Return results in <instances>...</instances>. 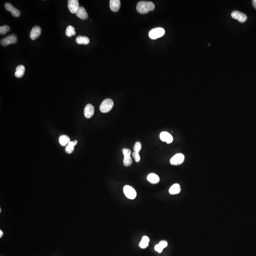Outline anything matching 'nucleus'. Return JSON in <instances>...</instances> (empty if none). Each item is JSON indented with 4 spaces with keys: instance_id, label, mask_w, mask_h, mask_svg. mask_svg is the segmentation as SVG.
I'll use <instances>...</instances> for the list:
<instances>
[{
    "instance_id": "4",
    "label": "nucleus",
    "mask_w": 256,
    "mask_h": 256,
    "mask_svg": "<svg viewBox=\"0 0 256 256\" xmlns=\"http://www.w3.org/2000/svg\"><path fill=\"white\" fill-rule=\"evenodd\" d=\"M124 192L128 198L134 199L137 196V193L135 190L130 186L126 185L124 188Z\"/></svg>"
},
{
    "instance_id": "12",
    "label": "nucleus",
    "mask_w": 256,
    "mask_h": 256,
    "mask_svg": "<svg viewBox=\"0 0 256 256\" xmlns=\"http://www.w3.org/2000/svg\"><path fill=\"white\" fill-rule=\"evenodd\" d=\"M41 29L40 27L38 26H35L32 28L30 33V38L32 40H35L37 39L41 34Z\"/></svg>"
},
{
    "instance_id": "1",
    "label": "nucleus",
    "mask_w": 256,
    "mask_h": 256,
    "mask_svg": "<svg viewBox=\"0 0 256 256\" xmlns=\"http://www.w3.org/2000/svg\"><path fill=\"white\" fill-rule=\"evenodd\" d=\"M155 8L154 3L151 1H141L137 4V10L141 14L147 13L150 11L154 10Z\"/></svg>"
},
{
    "instance_id": "3",
    "label": "nucleus",
    "mask_w": 256,
    "mask_h": 256,
    "mask_svg": "<svg viewBox=\"0 0 256 256\" xmlns=\"http://www.w3.org/2000/svg\"><path fill=\"white\" fill-rule=\"evenodd\" d=\"M165 31L163 28H156L152 29L150 31L149 34V37L152 40L156 39L162 37L164 35Z\"/></svg>"
},
{
    "instance_id": "11",
    "label": "nucleus",
    "mask_w": 256,
    "mask_h": 256,
    "mask_svg": "<svg viewBox=\"0 0 256 256\" xmlns=\"http://www.w3.org/2000/svg\"><path fill=\"white\" fill-rule=\"evenodd\" d=\"M94 107L92 104H88L87 105H86L84 110V115L86 118H91L94 114Z\"/></svg>"
},
{
    "instance_id": "16",
    "label": "nucleus",
    "mask_w": 256,
    "mask_h": 256,
    "mask_svg": "<svg viewBox=\"0 0 256 256\" xmlns=\"http://www.w3.org/2000/svg\"><path fill=\"white\" fill-rule=\"evenodd\" d=\"M25 72V66L23 65L19 66L16 68L15 76L17 78H21L24 75Z\"/></svg>"
},
{
    "instance_id": "17",
    "label": "nucleus",
    "mask_w": 256,
    "mask_h": 256,
    "mask_svg": "<svg viewBox=\"0 0 256 256\" xmlns=\"http://www.w3.org/2000/svg\"><path fill=\"white\" fill-rule=\"evenodd\" d=\"M181 190V189L180 185L178 184H175L171 186V187L169 189V193L171 195H174L179 194Z\"/></svg>"
},
{
    "instance_id": "22",
    "label": "nucleus",
    "mask_w": 256,
    "mask_h": 256,
    "mask_svg": "<svg viewBox=\"0 0 256 256\" xmlns=\"http://www.w3.org/2000/svg\"><path fill=\"white\" fill-rule=\"evenodd\" d=\"M132 163V160L130 156L124 157V164L125 167H129Z\"/></svg>"
},
{
    "instance_id": "19",
    "label": "nucleus",
    "mask_w": 256,
    "mask_h": 256,
    "mask_svg": "<svg viewBox=\"0 0 256 256\" xmlns=\"http://www.w3.org/2000/svg\"><path fill=\"white\" fill-rule=\"evenodd\" d=\"M149 242H150L149 238L147 236H144L142 237V240H141V242L139 243V247L142 248H147L149 246Z\"/></svg>"
},
{
    "instance_id": "5",
    "label": "nucleus",
    "mask_w": 256,
    "mask_h": 256,
    "mask_svg": "<svg viewBox=\"0 0 256 256\" xmlns=\"http://www.w3.org/2000/svg\"><path fill=\"white\" fill-rule=\"evenodd\" d=\"M184 160V156L182 153H177L170 159V164L174 166L182 164Z\"/></svg>"
},
{
    "instance_id": "9",
    "label": "nucleus",
    "mask_w": 256,
    "mask_h": 256,
    "mask_svg": "<svg viewBox=\"0 0 256 256\" xmlns=\"http://www.w3.org/2000/svg\"><path fill=\"white\" fill-rule=\"evenodd\" d=\"M5 8L7 11L11 12L13 16L15 17H19L20 15V12L19 10L16 9L10 3H6L5 4Z\"/></svg>"
},
{
    "instance_id": "26",
    "label": "nucleus",
    "mask_w": 256,
    "mask_h": 256,
    "mask_svg": "<svg viewBox=\"0 0 256 256\" xmlns=\"http://www.w3.org/2000/svg\"><path fill=\"white\" fill-rule=\"evenodd\" d=\"M132 156L133 158H134V159H135L136 162H139L140 160H141V157H140L139 153L135 152H133L132 153Z\"/></svg>"
},
{
    "instance_id": "14",
    "label": "nucleus",
    "mask_w": 256,
    "mask_h": 256,
    "mask_svg": "<svg viewBox=\"0 0 256 256\" xmlns=\"http://www.w3.org/2000/svg\"><path fill=\"white\" fill-rule=\"evenodd\" d=\"M121 7V1L119 0H111L110 1V7L111 10L114 12L119 11Z\"/></svg>"
},
{
    "instance_id": "23",
    "label": "nucleus",
    "mask_w": 256,
    "mask_h": 256,
    "mask_svg": "<svg viewBox=\"0 0 256 256\" xmlns=\"http://www.w3.org/2000/svg\"><path fill=\"white\" fill-rule=\"evenodd\" d=\"M10 31V28L8 25H4L0 27V34L1 35L5 34L7 32Z\"/></svg>"
},
{
    "instance_id": "18",
    "label": "nucleus",
    "mask_w": 256,
    "mask_h": 256,
    "mask_svg": "<svg viewBox=\"0 0 256 256\" xmlns=\"http://www.w3.org/2000/svg\"><path fill=\"white\" fill-rule=\"evenodd\" d=\"M76 41L77 44L80 45H87L90 43L89 38L86 36H78L76 39Z\"/></svg>"
},
{
    "instance_id": "31",
    "label": "nucleus",
    "mask_w": 256,
    "mask_h": 256,
    "mask_svg": "<svg viewBox=\"0 0 256 256\" xmlns=\"http://www.w3.org/2000/svg\"><path fill=\"white\" fill-rule=\"evenodd\" d=\"M3 231H1V230H0V238H1V237L3 236Z\"/></svg>"
},
{
    "instance_id": "24",
    "label": "nucleus",
    "mask_w": 256,
    "mask_h": 256,
    "mask_svg": "<svg viewBox=\"0 0 256 256\" xmlns=\"http://www.w3.org/2000/svg\"><path fill=\"white\" fill-rule=\"evenodd\" d=\"M141 149V142H136L135 144L134 145V147H133L134 152L139 153Z\"/></svg>"
},
{
    "instance_id": "21",
    "label": "nucleus",
    "mask_w": 256,
    "mask_h": 256,
    "mask_svg": "<svg viewBox=\"0 0 256 256\" xmlns=\"http://www.w3.org/2000/svg\"><path fill=\"white\" fill-rule=\"evenodd\" d=\"M66 36H68V37H71L72 36L75 35L76 34V32L74 27L72 26H68L66 28Z\"/></svg>"
},
{
    "instance_id": "13",
    "label": "nucleus",
    "mask_w": 256,
    "mask_h": 256,
    "mask_svg": "<svg viewBox=\"0 0 256 256\" xmlns=\"http://www.w3.org/2000/svg\"><path fill=\"white\" fill-rule=\"evenodd\" d=\"M76 14L80 19L82 20H86L88 17L87 13L86 12V10L84 7L80 6L79 9L76 13Z\"/></svg>"
},
{
    "instance_id": "30",
    "label": "nucleus",
    "mask_w": 256,
    "mask_h": 256,
    "mask_svg": "<svg viewBox=\"0 0 256 256\" xmlns=\"http://www.w3.org/2000/svg\"><path fill=\"white\" fill-rule=\"evenodd\" d=\"M252 4L253 5L254 7L256 9V0H253L252 1Z\"/></svg>"
},
{
    "instance_id": "15",
    "label": "nucleus",
    "mask_w": 256,
    "mask_h": 256,
    "mask_svg": "<svg viewBox=\"0 0 256 256\" xmlns=\"http://www.w3.org/2000/svg\"><path fill=\"white\" fill-rule=\"evenodd\" d=\"M147 180L149 182H150V183L156 184L159 183L160 178L156 174L151 173L147 175Z\"/></svg>"
},
{
    "instance_id": "6",
    "label": "nucleus",
    "mask_w": 256,
    "mask_h": 256,
    "mask_svg": "<svg viewBox=\"0 0 256 256\" xmlns=\"http://www.w3.org/2000/svg\"><path fill=\"white\" fill-rule=\"evenodd\" d=\"M17 41V38L15 34H12L8 37L2 39L1 40V45L8 46L12 44H14Z\"/></svg>"
},
{
    "instance_id": "8",
    "label": "nucleus",
    "mask_w": 256,
    "mask_h": 256,
    "mask_svg": "<svg viewBox=\"0 0 256 256\" xmlns=\"http://www.w3.org/2000/svg\"><path fill=\"white\" fill-rule=\"evenodd\" d=\"M79 1L77 0H68V8L71 13H76L79 8Z\"/></svg>"
},
{
    "instance_id": "32",
    "label": "nucleus",
    "mask_w": 256,
    "mask_h": 256,
    "mask_svg": "<svg viewBox=\"0 0 256 256\" xmlns=\"http://www.w3.org/2000/svg\"><path fill=\"white\" fill-rule=\"evenodd\" d=\"M74 144H75V145H76L77 144V143H78V142H77V141H76H76H74Z\"/></svg>"
},
{
    "instance_id": "27",
    "label": "nucleus",
    "mask_w": 256,
    "mask_h": 256,
    "mask_svg": "<svg viewBox=\"0 0 256 256\" xmlns=\"http://www.w3.org/2000/svg\"><path fill=\"white\" fill-rule=\"evenodd\" d=\"M122 153L124 154V157L130 156L131 154V150L129 149H124L122 150Z\"/></svg>"
},
{
    "instance_id": "2",
    "label": "nucleus",
    "mask_w": 256,
    "mask_h": 256,
    "mask_svg": "<svg viewBox=\"0 0 256 256\" xmlns=\"http://www.w3.org/2000/svg\"><path fill=\"white\" fill-rule=\"evenodd\" d=\"M114 105V102L111 99L104 100L100 106V110L102 113H107L110 112Z\"/></svg>"
},
{
    "instance_id": "25",
    "label": "nucleus",
    "mask_w": 256,
    "mask_h": 256,
    "mask_svg": "<svg viewBox=\"0 0 256 256\" xmlns=\"http://www.w3.org/2000/svg\"><path fill=\"white\" fill-rule=\"evenodd\" d=\"M74 146L68 144V146H66V151L68 154H71L73 152V151L74 150Z\"/></svg>"
},
{
    "instance_id": "10",
    "label": "nucleus",
    "mask_w": 256,
    "mask_h": 256,
    "mask_svg": "<svg viewBox=\"0 0 256 256\" xmlns=\"http://www.w3.org/2000/svg\"><path fill=\"white\" fill-rule=\"evenodd\" d=\"M160 139L162 141L166 142L167 144H170L173 141L172 136L167 131H163L160 134Z\"/></svg>"
},
{
    "instance_id": "20",
    "label": "nucleus",
    "mask_w": 256,
    "mask_h": 256,
    "mask_svg": "<svg viewBox=\"0 0 256 256\" xmlns=\"http://www.w3.org/2000/svg\"><path fill=\"white\" fill-rule=\"evenodd\" d=\"M70 141V138L68 137V136L64 135H61L60 136L59 139V142L61 146H66V145H68Z\"/></svg>"
},
{
    "instance_id": "29",
    "label": "nucleus",
    "mask_w": 256,
    "mask_h": 256,
    "mask_svg": "<svg viewBox=\"0 0 256 256\" xmlns=\"http://www.w3.org/2000/svg\"><path fill=\"white\" fill-rule=\"evenodd\" d=\"M159 245L162 247V248H165L167 246V242L165 240H162L159 243Z\"/></svg>"
},
{
    "instance_id": "7",
    "label": "nucleus",
    "mask_w": 256,
    "mask_h": 256,
    "mask_svg": "<svg viewBox=\"0 0 256 256\" xmlns=\"http://www.w3.org/2000/svg\"><path fill=\"white\" fill-rule=\"evenodd\" d=\"M231 16L233 19L238 20L240 23H245L247 20V15L239 11H233L231 14Z\"/></svg>"
},
{
    "instance_id": "28",
    "label": "nucleus",
    "mask_w": 256,
    "mask_h": 256,
    "mask_svg": "<svg viewBox=\"0 0 256 256\" xmlns=\"http://www.w3.org/2000/svg\"><path fill=\"white\" fill-rule=\"evenodd\" d=\"M163 249L164 248H162V247L159 244H157L155 247V250L158 253H161Z\"/></svg>"
}]
</instances>
